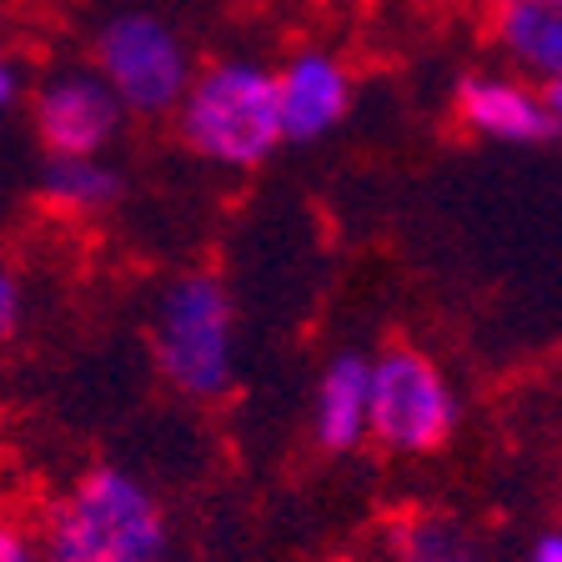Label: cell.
<instances>
[{"instance_id": "1", "label": "cell", "mask_w": 562, "mask_h": 562, "mask_svg": "<svg viewBox=\"0 0 562 562\" xmlns=\"http://www.w3.org/2000/svg\"><path fill=\"white\" fill-rule=\"evenodd\" d=\"M176 532L156 497L126 468H86L41 517V562H171Z\"/></svg>"}, {"instance_id": "2", "label": "cell", "mask_w": 562, "mask_h": 562, "mask_svg": "<svg viewBox=\"0 0 562 562\" xmlns=\"http://www.w3.org/2000/svg\"><path fill=\"white\" fill-rule=\"evenodd\" d=\"M171 116L191 151L226 171H251L281 146L271 70L257 60H211L191 70Z\"/></svg>"}, {"instance_id": "3", "label": "cell", "mask_w": 562, "mask_h": 562, "mask_svg": "<svg viewBox=\"0 0 562 562\" xmlns=\"http://www.w3.org/2000/svg\"><path fill=\"white\" fill-rule=\"evenodd\" d=\"M156 372L191 402H216L236 382V312L222 277L181 271L151 306Z\"/></svg>"}, {"instance_id": "4", "label": "cell", "mask_w": 562, "mask_h": 562, "mask_svg": "<svg viewBox=\"0 0 562 562\" xmlns=\"http://www.w3.org/2000/svg\"><path fill=\"white\" fill-rule=\"evenodd\" d=\"M95 76L111 86L126 116H171L191 81V46L166 15L156 11H116L95 25L91 41Z\"/></svg>"}, {"instance_id": "5", "label": "cell", "mask_w": 562, "mask_h": 562, "mask_svg": "<svg viewBox=\"0 0 562 562\" xmlns=\"http://www.w3.org/2000/svg\"><path fill=\"white\" fill-rule=\"evenodd\" d=\"M457 432V392L442 367L417 347H386L372 357L367 437L397 457H432Z\"/></svg>"}, {"instance_id": "6", "label": "cell", "mask_w": 562, "mask_h": 562, "mask_svg": "<svg viewBox=\"0 0 562 562\" xmlns=\"http://www.w3.org/2000/svg\"><path fill=\"white\" fill-rule=\"evenodd\" d=\"M121 121L126 111L91 66L56 70L31 91V126L46 156H105Z\"/></svg>"}, {"instance_id": "7", "label": "cell", "mask_w": 562, "mask_h": 562, "mask_svg": "<svg viewBox=\"0 0 562 562\" xmlns=\"http://www.w3.org/2000/svg\"><path fill=\"white\" fill-rule=\"evenodd\" d=\"M457 121L468 131L503 146H542L558 136V116H552L548 91H538L522 76H503V70H468L457 81Z\"/></svg>"}, {"instance_id": "8", "label": "cell", "mask_w": 562, "mask_h": 562, "mask_svg": "<svg viewBox=\"0 0 562 562\" xmlns=\"http://www.w3.org/2000/svg\"><path fill=\"white\" fill-rule=\"evenodd\" d=\"M271 91H277L281 140L292 146L331 136L351 111V76L331 50H296L281 70H271Z\"/></svg>"}, {"instance_id": "9", "label": "cell", "mask_w": 562, "mask_h": 562, "mask_svg": "<svg viewBox=\"0 0 562 562\" xmlns=\"http://www.w3.org/2000/svg\"><path fill=\"white\" fill-rule=\"evenodd\" d=\"M367 407H372V357L362 351H337L312 397V432L322 452H357L367 442Z\"/></svg>"}, {"instance_id": "10", "label": "cell", "mask_w": 562, "mask_h": 562, "mask_svg": "<svg viewBox=\"0 0 562 562\" xmlns=\"http://www.w3.org/2000/svg\"><path fill=\"white\" fill-rule=\"evenodd\" d=\"M497 46L522 81L562 86V0H497Z\"/></svg>"}, {"instance_id": "11", "label": "cell", "mask_w": 562, "mask_h": 562, "mask_svg": "<svg viewBox=\"0 0 562 562\" xmlns=\"http://www.w3.org/2000/svg\"><path fill=\"white\" fill-rule=\"evenodd\" d=\"M121 191H126V181L105 156H46L41 176H35V201L66 222L105 216L121 201Z\"/></svg>"}, {"instance_id": "12", "label": "cell", "mask_w": 562, "mask_h": 562, "mask_svg": "<svg viewBox=\"0 0 562 562\" xmlns=\"http://www.w3.org/2000/svg\"><path fill=\"white\" fill-rule=\"evenodd\" d=\"M376 562H482V548L472 527L447 513H402L382 527Z\"/></svg>"}, {"instance_id": "13", "label": "cell", "mask_w": 562, "mask_h": 562, "mask_svg": "<svg viewBox=\"0 0 562 562\" xmlns=\"http://www.w3.org/2000/svg\"><path fill=\"white\" fill-rule=\"evenodd\" d=\"M25 322V281L15 271V261L0 251V341H11Z\"/></svg>"}, {"instance_id": "14", "label": "cell", "mask_w": 562, "mask_h": 562, "mask_svg": "<svg viewBox=\"0 0 562 562\" xmlns=\"http://www.w3.org/2000/svg\"><path fill=\"white\" fill-rule=\"evenodd\" d=\"M0 562H41L35 532H25V527L5 513H0Z\"/></svg>"}, {"instance_id": "15", "label": "cell", "mask_w": 562, "mask_h": 562, "mask_svg": "<svg viewBox=\"0 0 562 562\" xmlns=\"http://www.w3.org/2000/svg\"><path fill=\"white\" fill-rule=\"evenodd\" d=\"M527 562H562V532H542L527 552Z\"/></svg>"}, {"instance_id": "16", "label": "cell", "mask_w": 562, "mask_h": 562, "mask_svg": "<svg viewBox=\"0 0 562 562\" xmlns=\"http://www.w3.org/2000/svg\"><path fill=\"white\" fill-rule=\"evenodd\" d=\"M15 95H21V70H15L11 60H0V111H5Z\"/></svg>"}, {"instance_id": "17", "label": "cell", "mask_w": 562, "mask_h": 562, "mask_svg": "<svg viewBox=\"0 0 562 562\" xmlns=\"http://www.w3.org/2000/svg\"><path fill=\"white\" fill-rule=\"evenodd\" d=\"M548 101H552V116H558V131H562V86H552Z\"/></svg>"}, {"instance_id": "18", "label": "cell", "mask_w": 562, "mask_h": 562, "mask_svg": "<svg viewBox=\"0 0 562 562\" xmlns=\"http://www.w3.org/2000/svg\"><path fill=\"white\" fill-rule=\"evenodd\" d=\"M482 5H497V0H482Z\"/></svg>"}]
</instances>
